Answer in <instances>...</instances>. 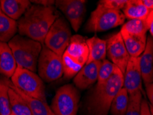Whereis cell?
I'll return each mask as SVG.
<instances>
[{
  "label": "cell",
  "instance_id": "obj_1",
  "mask_svg": "<svg viewBox=\"0 0 153 115\" xmlns=\"http://www.w3.org/2000/svg\"><path fill=\"white\" fill-rule=\"evenodd\" d=\"M54 6H31L17 21L19 35L44 43L52 25L59 17Z\"/></svg>",
  "mask_w": 153,
  "mask_h": 115
},
{
  "label": "cell",
  "instance_id": "obj_2",
  "mask_svg": "<svg viewBox=\"0 0 153 115\" xmlns=\"http://www.w3.org/2000/svg\"><path fill=\"white\" fill-rule=\"evenodd\" d=\"M124 76L116 66L112 75L102 84H97L88 101L89 115H107L117 94L123 87Z\"/></svg>",
  "mask_w": 153,
  "mask_h": 115
},
{
  "label": "cell",
  "instance_id": "obj_3",
  "mask_svg": "<svg viewBox=\"0 0 153 115\" xmlns=\"http://www.w3.org/2000/svg\"><path fill=\"white\" fill-rule=\"evenodd\" d=\"M13 52L17 66L35 73L43 45L30 38L16 35L8 43Z\"/></svg>",
  "mask_w": 153,
  "mask_h": 115
},
{
  "label": "cell",
  "instance_id": "obj_4",
  "mask_svg": "<svg viewBox=\"0 0 153 115\" xmlns=\"http://www.w3.org/2000/svg\"><path fill=\"white\" fill-rule=\"evenodd\" d=\"M10 82L26 95L46 102L44 81L34 72L17 66Z\"/></svg>",
  "mask_w": 153,
  "mask_h": 115
},
{
  "label": "cell",
  "instance_id": "obj_5",
  "mask_svg": "<svg viewBox=\"0 0 153 115\" xmlns=\"http://www.w3.org/2000/svg\"><path fill=\"white\" fill-rule=\"evenodd\" d=\"M125 19L124 15L121 10H111L97 4L91 13L85 30L88 33L103 32L123 25Z\"/></svg>",
  "mask_w": 153,
  "mask_h": 115
},
{
  "label": "cell",
  "instance_id": "obj_6",
  "mask_svg": "<svg viewBox=\"0 0 153 115\" xmlns=\"http://www.w3.org/2000/svg\"><path fill=\"white\" fill-rule=\"evenodd\" d=\"M79 99L80 94L75 86L64 85L56 92L50 108L56 115H76Z\"/></svg>",
  "mask_w": 153,
  "mask_h": 115
},
{
  "label": "cell",
  "instance_id": "obj_7",
  "mask_svg": "<svg viewBox=\"0 0 153 115\" xmlns=\"http://www.w3.org/2000/svg\"><path fill=\"white\" fill-rule=\"evenodd\" d=\"M72 33L68 22L62 17H59L47 33L44 39V46L54 53L62 57L68 46Z\"/></svg>",
  "mask_w": 153,
  "mask_h": 115
},
{
  "label": "cell",
  "instance_id": "obj_8",
  "mask_svg": "<svg viewBox=\"0 0 153 115\" xmlns=\"http://www.w3.org/2000/svg\"><path fill=\"white\" fill-rule=\"evenodd\" d=\"M38 73L44 82L50 83L59 79L64 74L62 57L43 45L38 60Z\"/></svg>",
  "mask_w": 153,
  "mask_h": 115
},
{
  "label": "cell",
  "instance_id": "obj_9",
  "mask_svg": "<svg viewBox=\"0 0 153 115\" xmlns=\"http://www.w3.org/2000/svg\"><path fill=\"white\" fill-rule=\"evenodd\" d=\"M85 0H57L55 6L64 13L75 32L79 30L86 13Z\"/></svg>",
  "mask_w": 153,
  "mask_h": 115
},
{
  "label": "cell",
  "instance_id": "obj_10",
  "mask_svg": "<svg viewBox=\"0 0 153 115\" xmlns=\"http://www.w3.org/2000/svg\"><path fill=\"white\" fill-rule=\"evenodd\" d=\"M106 42L107 55L109 61L115 65L124 74L130 57L126 48L121 33L114 34Z\"/></svg>",
  "mask_w": 153,
  "mask_h": 115
},
{
  "label": "cell",
  "instance_id": "obj_11",
  "mask_svg": "<svg viewBox=\"0 0 153 115\" xmlns=\"http://www.w3.org/2000/svg\"><path fill=\"white\" fill-rule=\"evenodd\" d=\"M140 59L141 56L138 57H130L123 74V88L126 89L129 94L137 91H141L143 94Z\"/></svg>",
  "mask_w": 153,
  "mask_h": 115
},
{
  "label": "cell",
  "instance_id": "obj_12",
  "mask_svg": "<svg viewBox=\"0 0 153 115\" xmlns=\"http://www.w3.org/2000/svg\"><path fill=\"white\" fill-rule=\"evenodd\" d=\"M102 62H93L85 64L73 79L75 86L85 90L97 82L99 70Z\"/></svg>",
  "mask_w": 153,
  "mask_h": 115
},
{
  "label": "cell",
  "instance_id": "obj_13",
  "mask_svg": "<svg viewBox=\"0 0 153 115\" xmlns=\"http://www.w3.org/2000/svg\"><path fill=\"white\" fill-rule=\"evenodd\" d=\"M64 53L84 66L89 57V49L86 44V39L79 35L72 36L68 46Z\"/></svg>",
  "mask_w": 153,
  "mask_h": 115
},
{
  "label": "cell",
  "instance_id": "obj_14",
  "mask_svg": "<svg viewBox=\"0 0 153 115\" xmlns=\"http://www.w3.org/2000/svg\"><path fill=\"white\" fill-rule=\"evenodd\" d=\"M140 68L145 85L153 83V39L148 36L146 48L141 55Z\"/></svg>",
  "mask_w": 153,
  "mask_h": 115
},
{
  "label": "cell",
  "instance_id": "obj_15",
  "mask_svg": "<svg viewBox=\"0 0 153 115\" xmlns=\"http://www.w3.org/2000/svg\"><path fill=\"white\" fill-rule=\"evenodd\" d=\"M1 12L15 21H18L31 6L29 0H0Z\"/></svg>",
  "mask_w": 153,
  "mask_h": 115
},
{
  "label": "cell",
  "instance_id": "obj_16",
  "mask_svg": "<svg viewBox=\"0 0 153 115\" xmlns=\"http://www.w3.org/2000/svg\"><path fill=\"white\" fill-rule=\"evenodd\" d=\"M16 68V62L8 43L0 42V74L11 78Z\"/></svg>",
  "mask_w": 153,
  "mask_h": 115
},
{
  "label": "cell",
  "instance_id": "obj_17",
  "mask_svg": "<svg viewBox=\"0 0 153 115\" xmlns=\"http://www.w3.org/2000/svg\"><path fill=\"white\" fill-rule=\"evenodd\" d=\"M89 49V57L86 64L93 62H103L107 55V42L97 37L86 39Z\"/></svg>",
  "mask_w": 153,
  "mask_h": 115
},
{
  "label": "cell",
  "instance_id": "obj_18",
  "mask_svg": "<svg viewBox=\"0 0 153 115\" xmlns=\"http://www.w3.org/2000/svg\"><path fill=\"white\" fill-rule=\"evenodd\" d=\"M6 82H7L8 86L14 89L22 98L26 101L28 104L29 108H30L33 115H50V107L47 104L46 102H44L39 99L30 97L26 94H24L17 88H15L13 83H11L10 80L6 79Z\"/></svg>",
  "mask_w": 153,
  "mask_h": 115
},
{
  "label": "cell",
  "instance_id": "obj_19",
  "mask_svg": "<svg viewBox=\"0 0 153 115\" xmlns=\"http://www.w3.org/2000/svg\"><path fill=\"white\" fill-rule=\"evenodd\" d=\"M120 33L130 57H140L146 48L147 38L136 37L123 32Z\"/></svg>",
  "mask_w": 153,
  "mask_h": 115
},
{
  "label": "cell",
  "instance_id": "obj_20",
  "mask_svg": "<svg viewBox=\"0 0 153 115\" xmlns=\"http://www.w3.org/2000/svg\"><path fill=\"white\" fill-rule=\"evenodd\" d=\"M122 10L125 17L129 20H146L150 12V10L141 3V0H128Z\"/></svg>",
  "mask_w": 153,
  "mask_h": 115
},
{
  "label": "cell",
  "instance_id": "obj_21",
  "mask_svg": "<svg viewBox=\"0 0 153 115\" xmlns=\"http://www.w3.org/2000/svg\"><path fill=\"white\" fill-rule=\"evenodd\" d=\"M18 32L17 22L0 13V42L8 43Z\"/></svg>",
  "mask_w": 153,
  "mask_h": 115
},
{
  "label": "cell",
  "instance_id": "obj_22",
  "mask_svg": "<svg viewBox=\"0 0 153 115\" xmlns=\"http://www.w3.org/2000/svg\"><path fill=\"white\" fill-rule=\"evenodd\" d=\"M8 94L10 98V108L14 115H33L28 104L17 92L9 86Z\"/></svg>",
  "mask_w": 153,
  "mask_h": 115
},
{
  "label": "cell",
  "instance_id": "obj_23",
  "mask_svg": "<svg viewBox=\"0 0 153 115\" xmlns=\"http://www.w3.org/2000/svg\"><path fill=\"white\" fill-rule=\"evenodd\" d=\"M148 30L146 20L130 19L123 24L120 32L126 33L128 35L136 37L147 38V32Z\"/></svg>",
  "mask_w": 153,
  "mask_h": 115
},
{
  "label": "cell",
  "instance_id": "obj_24",
  "mask_svg": "<svg viewBox=\"0 0 153 115\" xmlns=\"http://www.w3.org/2000/svg\"><path fill=\"white\" fill-rule=\"evenodd\" d=\"M129 102V94L122 88L117 94L111 103L110 112L111 115H126Z\"/></svg>",
  "mask_w": 153,
  "mask_h": 115
},
{
  "label": "cell",
  "instance_id": "obj_25",
  "mask_svg": "<svg viewBox=\"0 0 153 115\" xmlns=\"http://www.w3.org/2000/svg\"><path fill=\"white\" fill-rule=\"evenodd\" d=\"M9 88L5 78L0 79V115L12 114L8 94Z\"/></svg>",
  "mask_w": 153,
  "mask_h": 115
},
{
  "label": "cell",
  "instance_id": "obj_26",
  "mask_svg": "<svg viewBox=\"0 0 153 115\" xmlns=\"http://www.w3.org/2000/svg\"><path fill=\"white\" fill-rule=\"evenodd\" d=\"M62 64L64 74L67 78L75 76L83 67L82 65L74 61L70 56L64 53L62 55Z\"/></svg>",
  "mask_w": 153,
  "mask_h": 115
},
{
  "label": "cell",
  "instance_id": "obj_27",
  "mask_svg": "<svg viewBox=\"0 0 153 115\" xmlns=\"http://www.w3.org/2000/svg\"><path fill=\"white\" fill-rule=\"evenodd\" d=\"M142 92L137 91L129 94V102L126 115H141V103Z\"/></svg>",
  "mask_w": 153,
  "mask_h": 115
},
{
  "label": "cell",
  "instance_id": "obj_28",
  "mask_svg": "<svg viewBox=\"0 0 153 115\" xmlns=\"http://www.w3.org/2000/svg\"><path fill=\"white\" fill-rule=\"evenodd\" d=\"M116 66L112 64L111 61L104 59L102 62L101 66L99 70L97 83V84H102L105 83L113 74Z\"/></svg>",
  "mask_w": 153,
  "mask_h": 115
},
{
  "label": "cell",
  "instance_id": "obj_29",
  "mask_svg": "<svg viewBox=\"0 0 153 115\" xmlns=\"http://www.w3.org/2000/svg\"><path fill=\"white\" fill-rule=\"evenodd\" d=\"M128 1V0H100L97 4L111 10H121L124 8Z\"/></svg>",
  "mask_w": 153,
  "mask_h": 115
},
{
  "label": "cell",
  "instance_id": "obj_30",
  "mask_svg": "<svg viewBox=\"0 0 153 115\" xmlns=\"http://www.w3.org/2000/svg\"><path fill=\"white\" fill-rule=\"evenodd\" d=\"M141 115H151L149 103L145 99H142L141 103Z\"/></svg>",
  "mask_w": 153,
  "mask_h": 115
},
{
  "label": "cell",
  "instance_id": "obj_31",
  "mask_svg": "<svg viewBox=\"0 0 153 115\" xmlns=\"http://www.w3.org/2000/svg\"><path fill=\"white\" fill-rule=\"evenodd\" d=\"M30 2L36 5L46 6V7L53 6V5L55 4V1H53V0H33V1L32 0Z\"/></svg>",
  "mask_w": 153,
  "mask_h": 115
},
{
  "label": "cell",
  "instance_id": "obj_32",
  "mask_svg": "<svg viewBox=\"0 0 153 115\" xmlns=\"http://www.w3.org/2000/svg\"><path fill=\"white\" fill-rule=\"evenodd\" d=\"M146 24H147L148 30L151 35V37L153 39V10H150L148 17L146 19Z\"/></svg>",
  "mask_w": 153,
  "mask_h": 115
},
{
  "label": "cell",
  "instance_id": "obj_33",
  "mask_svg": "<svg viewBox=\"0 0 153 115\" xmlns=\"http://www.w3.org/2000/svg\"><path fill=\"white\" fill-rule=\"evenodd\" d=\"M146 95L150 101V104L153 107V83L146 85Z\"/></svg>",
  "mask_w": 153,
  "mask_h": 115
},
{
  "label": "cell",
  "instance_id": "obj_34",
  "mask_svg": "<svg viewBox=\"0 0 153 115\" xmlns=\"http://www.w3.org/2000/svg\"><path fill=\"white\" fill-rule=\"evenodd\" d=\"M141 3L144 5L148 10H153V0H141Z\"/></svg>",
  "mask_w": 153,
  "mask_h": 115
},
{
  "label": "cell",
  "instance_id": "obj_35",
  "mask_svg": "<svg viewBox=\"0 0 153 115\" xmlns=\"http://www.w3.org/2000/svg\"><path fill=\"white\" fill-rule=\"evenodd\" d=\"M149 107H150V112H151V115H153V107L149 103Z\"/></svg>",
  "mask_w": 153,
  "mask_h": 115
},
{
  "label": "cell",
  "instance_id": "obj_36",
  "mask_svg": "<svg viewBox=\"0 0 153 115\" xmlns=\"http://www.w3.org/2000/svg\"><path fill=\"white\" fill-rule=\"evenodd\" d=\"M50 112V115H56L55 113H54V112H53V111H52L51 108H50V112Z\"/></svg>",
  "mask_w": 153,
  "mask_h": 115
},
{
  "label": "cell",
  "instance_id": "obj_37",
  "mask_svg": "<svg viewBox=\"0 0 153 115\" xmlns=\"http://www.w3.org/2000/svg\"><path fill=\"white\" fill-rule=\"evenodd\" d=\"M1 13V5H0V13Z\"/></svg>",
  "mask_w": 153,
  "mask_h": 115
},
{
  "label": "cell",
  "instance_id": "obj_38",
  "mask_svg": "<svg viewBox=\"0 0 153 115\" xmlns=\"http://www.w3.org/2000/svg\"><path fill=\"white\" fill-rule=\"evenodd\" d=\"M11 115H14V114H11Z\"/></svg>",
  "mask_w": 153,
  "mask_h": 115
}]
</instances>
